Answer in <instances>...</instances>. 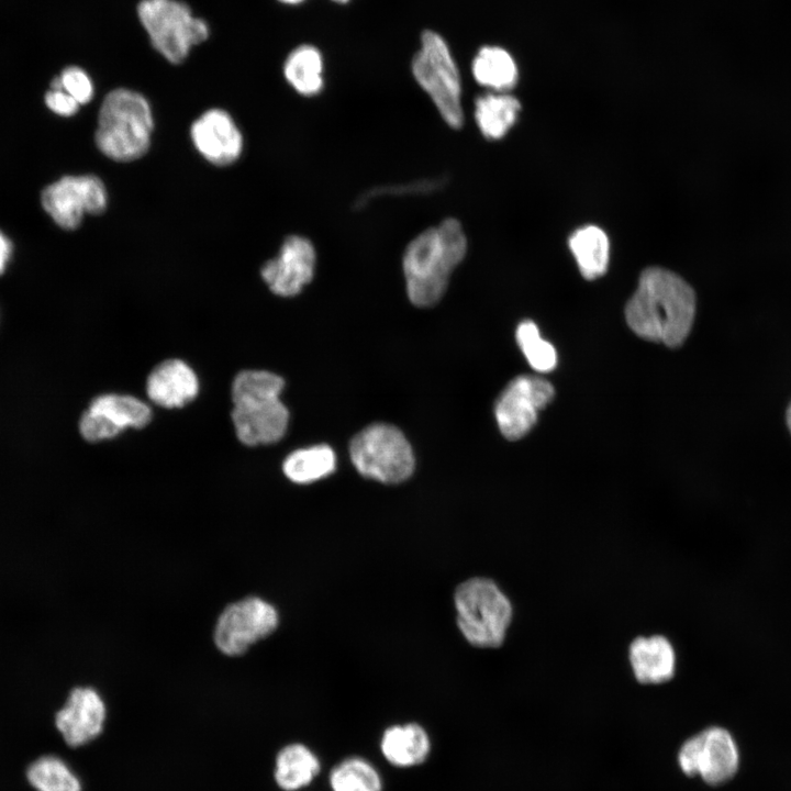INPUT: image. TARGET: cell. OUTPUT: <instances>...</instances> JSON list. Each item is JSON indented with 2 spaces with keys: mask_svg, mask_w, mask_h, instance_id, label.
<instances>
[{
  "mask_svg": "<svg viewBox=\"0 0 791 791\" xmlns=\"http://www.w3.org/2000/svg\"><path fill=\"white\" fill-rule=\"evenodd\" d=\"M471 73L479 85L499 92L513 88L519 77L513 56L497 45H486L477 52Z\"/></svg>",
  "mask_w": 791,
  "mask_h": 791,
  "instance_id": "22",
  "label": "cell"
},
{
  "mask_svg": "<svg viewBox=\"0 0 791 791\" xmlns=\"http://www.w3.org/2000/svg\"><path fill=\"white\" fill-rule=\"evenodd\" d=\"M676 764L686 777L718 787L728 782L738 770V746L728 729L711 725L682 740L676 753Z\"/></svg>",
  "mask_w": 791,
  "mask_h": 791,
  "instance_id": "9",
  "label": "cell"
},
{
  "mask_svg": "<svg viewBox=\"0 0 791 791\" xmlns=\"http://www.w3.org/2000/svg\"><path fill=\"white\" fill-rule=\"evenodd\" d=\"M411 70L444 122L452 129H460L464 124L461 78L452 51L439 33L423 31Z\"/></svg>",
  "mask_w": 791,
  "mask_h": 791,
  "instance_id": "6",
  "label": "cell"
},
{
  "mask_svg": "<svg viewBox=\"0 0 791 791\" xmlns=\"http://www.w3.org/2000/svg\"><path fill=\"white\" fill-rule=\"evenodd\" d=\"M105 715L104 702L94 689L76 687L56 712L54 723L68 746L79 747L102 732Z\"/></svg>",
  "mask_w": 791,
  "mask_h": 791,
  "instance_id": "15",
  "label": "cell"
},
{
  "mask_svg": "<svg viewBox=\"0 0 791 791\" xmlns=\"http://www.w3.org/2000/svg\"><path fill=\"white\" fill-rule=\"evenodd\" d=\"M149 420V408L138 399L103 394L97 397L82 414L79 430L85 439L97 442L112 438L126 427H143Z\"/></svg>",
  "mask_w": 791,
  "mask_h": 791,
  "instance_id": "13",
  "label": "cell"
},
{
  "mask_svg": "<svg viewBox=\"0 0 791 791\" xmlns=\"http://www.w3.org/2000/svg\"><path fill=\"white\" fill-rule=\"evenodd\" d=\"M352 463L363 476L383 483H399L413 472L412 447L393 425L376 423L360 431L350 442Z\"/></svg>",
  "mask_w": 791,
  "mask_h": 791,
  "instance_id": "8",
  "label": "cell"
},
{
  "mask_svg": "<svg viewBox=\"0 0 791 791\" xmlns=\"http://www.w3.org/2000/svg\"><path fill=\"white\" fill-rule=\"evenodd\" d=\"M520 102L508 93H487L475 101V120L482 133L489 140L503 137L515 123Z\"/></svg>",
  "mask_w": 791,
  "mask_h": 791,
  "instance_id": "23",
  "label": "cell"
},
{
  "mask_svg": "<svg viewBox=\"0 0 791 791\" xmlns=\"http://www.w3.org/2000/svg\"><path fill=\"white\" fill-rule=\"evenodd\" d=\"M459 630L477 647L494 648L504 642L513 616L509 598L491 579L477 577L455 592Z\"/></svg>",
  "mask_w": 791,
  "mask_h": 791,
  "instance_id": "5",
  "label": "cell"
},
{
  "mask_svg": "<svg viewBox=\"0 0 791 791\" xmlns=\"http://www.w3.org/2000/svg\"><path fill=\"white\" fill-rule=\"evenodd\" d=\"M553 397V386L543 378L520 376L513 379L495 403V419L501 433L511 441L523 437Z\"/></svg>",
  "mask_w": 791,
  "mask_h": 791,
  "instance_id": "12",
  "label": "cell"
},
{
  "mask_svg": "<svg viewBox=\"0 0 791 791\" xmlns=\"http://www.w3.org/2000/svg\"><path fill=\"white\" fill-rule=\"evenodd\" d=\"M278 1L283 4H288V5H297V4L302 3L305 0H278Z\"/></svg>",
  "mask_w": 791,
  "mask_h": 791,
  "instance_id": "32",
  "label": "cell"
},
{
  "mask_svg": "<svg viewBox=\"0 0 791 791\" xmlns=\"http://www.w3.org/2000/svg\"><path fill=\"white\" fill-rule=\"evenodd\" d=\"M569 247L584 278L594 279L604 274L610 244L600 227L588 225L577 230L569 238Z\"/></svg>",
  "mask_w": 791,
  "mask_h": 791,
  "instance_id": "24",
  "label": "cell"
},
{
  "mask_svg": "<svg viewBox=\"0 0 791 791\" xmlns=\"http://www.w3.org/2000/svg\"><path fill=\"white\" fill-rule=\"evenodd\" d=\"M199 383L193 370L182 360L169 359L148 376L146 391L149 399L165 408H180L194 399Z\"/></svg>",
  "mask_w": 791,
  "mask_h": 791,
  "instance_id": "18",
  "label": "cell"
},
{
  "mask_svg": "<svg viewBox=\"0 0 791 791\" xmlns=\"http://www.w3.org/2000/svg\"><path fill=\"white\" fill-rule=\"evenodd\" d=\"M59 79L62 89L69 93L79 104H86L92 99V81L89 75L80 67H66L60 73Z\"/></svg>",
  "mask_w": 791,
  "mask_h": 791,
  "instance_id": "29",
  "label": "cell"
},
{
  "mask_svg": "<svg viewBox=\"0 0 791 791\" xmlns=\"http://www.w3.org/2000/svg\"><path fill=\"white\" fill-rule=\"evenodd\" d=\"M323 68L320 49L311 44H302L288 54L283 64V75L298 93L313 97L323 90Z\"/></svg>",
  "mask_w": 791,
  "mask_h": 791,
  "instance_id": "21",
  "label": "cell"
},
{
  "mask_svg": "<svg viewBox=\"0 0 791 791\" xmlns=\"http://www.w3.org/2000/svg\"><path fill=\"white\" fill-rule=\"evenodd\" d=\"M153 125L151 105L144 96L126 88L113 89L99 110L96 145L115 161L138 159L149 148Z\"/></svg>",
  "mask_w": 791,
  "mask_h": 791,
  "instance_id": "4",
  "label": "cell"
},
{
  "mask_svg": "<svg viewBox=\"0 0 791 791\" xmlns=\"http://www.w3.org/2000/svg\"><path fill=\"white\" fill-rule=\"evenodd\" d=\"M26 779L35 791H82L79 777L56 755H44L31 762Z\"/></svg>",
  "mask_w": 791,
  "mask_h": 791,
  "instance_id": "26",
  "label": "cell"
},
{
  "mask_svg": "<svg viewBox=\"0 0 791 791\" xmlns=\"http://www.w3.org/2000/svg\"><path fill=\"white\" fill-rule=\"evenodd\" d=\"M13 244L11 239L0 230V275H2L11 259Z\"/></svg>",
  "mask_w": 791,
  "mask_h": 791,
  "instance_id": "31",
  "label": "cell"
},
{
  "mask_svg": "<svg viewBox=\"0 0 791 791\" xmlns=\"http://www.w3.org/2000/svg\"><path fill=\"white\" fill-rule=\"evenodd\" d=\"M466 253L467 237L457 219L447 218L416 235L402 258L410 301L420 308L437 303Z\"/></svg>",
  "mask_w": 791,
  "mask_h": 791,
  "instance_id": "2",
  "label": "cell"
},
{
  "mask_svg": "<svg viewBox=\"0 0 791 791\" xmlns=\"http://www.w3.org/2000/svg\"><path fill=\"white\" fill-rule=\"evenodd\" d=\"M283 386L280 376L264 370H246L235 377L232 421L242 443L271 444L285 435L289 412L279 399Z\"/></svg>",
  "mask_w": 791,
  "mask_h": 791,
  "instance_id": "3",
  "label": "cell"
},
{
  "mask_svg": "<svg viewBox=\"0 0 791 791\" xmlns=\"http://www.w3.org/2000/svg\"><path fill=\"white\" fill-rule=\"evenodd\" d=\"M332 791H382L378 770L365 758L350 756L336 764L328 775Z\"/></svg>",
  "mask_w": 791,
  "mask_h": 791,
  "instance_id": "27",
  "label": "cell"
},
{
  "mask_svg": "<svg viewBox=\"0 0 791 791\" xmlns=\"http://www.w3.org/2000/svg\"><path fill=\"white\" fill-rule=\"evenodd\" d=\"M277 625L278 613L271 604L259 598H247L222 612L215 626L214 642L223 654L241 655L271 634Z\"/></svg>",
  "mask_w": 791,
  "mask_h": 791,
  "instance_id": "11",
  "label": "cell"
},
{
  "mask_svg": "<svg viewBox=\"0 0 791 791\" xmlns=\"http://www.w3.org/2000/svg\"><path fill=\"white\" fill-rule=\"evenodd\" d=\"M191 140L198 152L215 166H227L238 159L243 136L231 115L222 109H210L191 125Z\"/></svg>",
  "mask_w": 791,
  "mask_h": 791,
  "instance_id": "16",
  "label": "cell"
},
{
  "mask_svg": "<svg viewBox=\"0 0 791 791\" xmlns=\"http://www.w3.org/2000/svg\"><path fill=\"white\" fill-rule=\"evenodd\" d=\"M45 103L54 113L71 116L77 113L79 103L64 89H51L45 94Z\"/></svg>",
  "mask_w": 791,
  "mask_h": 791,
  "instance_id": "30",
  "label": "cell"
},
{
  "mask_svg": "<svg viewBox=\"0 0 791 791\" xmlns=\"http://www.w3.org/2000/svg\"><path fill=\"white\" fill-rule=\"evenodd\" d=\"M695 314L693 289L676 274L646 269L626 304L628 326L642 338L677 347L690 333Z\"/></svg>",
  "mask_w": 791,
  "mask_h": 791,
  "instance_id": "1",
  "label": "cell"
},
{
  "mask_svg": "<svg viewBox=\"0 0 791 791\" xmlns=\"http://www.w3.org/2000/svg\"><path fill=\"white\" fill-rule=\"evenodd\" d=\"M380 750L392 766L409 768L427 759L431 740L426 731L416 723L397 724L385 729Z\"/></svg>",
  "mask_w": 791,
  "mask_h": 791,
  "instance_id": "19",
  "label": "cell"
},
{
  "mask_svg": "<svg viewBox=\"0 0 791 791\" xmlns=\"http://www.w3.org/2000/svg\"><path fill=\"white\" fill-rule=\"evenodd\" d=\"M336 456L327 445H315L291 453L283 461V472L293 482L310 483L335 470Z\"/></svg>",
  "mask_w": 791,
  "mask_h": 791,
  "instance_id": "25",
  "label": "cell"
},
{
  "mask_svg": "<svg viewBox=\"0 0 791 791\" xmlns=\"http://www.w3.org/2000/svg\"><path fill=\"white\" fill-rule=\"evenodd\" d=\"M786 417H787V425H788L789 431H790V434H791V402H790V404H789V406H788Z\"/></svg>",
  "mask_w": 791,
  "mask_h": 791,
  "instance_id": "33",
  "label": "cell"
},
{
  "mask_svg": "<svg viewBox=\"0 0 791 791\" xmlns=\"http://www.w3.org/2000/svg\"><path fill=\"white\" fill-rule=\"evenodd\" d=\"M317 756L305 745L292 743L276 755L274 778L285 791H298L310 784L320 773Z\"/></svg>",
  "mask_w": 791,
  "mask_h": 791,
  "instance_id": "20",
  "label": "cell"
},
{
  "mask_svg": "<svg viewBox=\"0 0 791 791\" xmlns=\"http://www.w3.org/2000/svg\"><path fill=\"white\" fill-rule=\"evenodd\" d=\"M315 265L316 252L312 242L291 235L283 241L278 256L265 263L260 275L275 294L292 297L312 280Z\"/></svg>",
  "mask_w": 791,
  "mask_h": 791,
  "instance_id": "14",
  "label": "cell"
},
{
  "mask_svg": "<svg viewBox=\"0 0 791 791\" xmlns=\"http://www.w3.org/2000/svg\"><path fill=\"white\" fill-rule=\"evenodd\" d=\"M107 202L105 186L94 175L62 177L41 193L43 209L64 230L77 229L87 213H102Z\"/></svg>",
  "mask_w": 791,
  "mask_h": 791,
  "instance_id": "10",
  "label": "cell"
},
{
  "mask_svg": "<svg viewBox=\"0 0 791 791\" xmlns=\"http://www.w3.org/2000/svg\"><path fill=\"white\" fill-rule=\"evenodd\" d=\"M331 1H333V2H335V3H339V4H345V3H347L349 0H331Z\"/></svg>",
  "mask_w": 791,
  "mask_h": 791,
  "instance_id": "34",
  "label": "cell"
},
{
  "mask_svg": "<svg viewBox=\"0 0 791 791\" xmlns=\"http://www.w3.org/2000/svg\"><path fill=\"white\" fill-rule=\"evenodd\" d=\"M136 12L152 46L171 64L182 63L210 36L205 20L181 0H141Z\"/></svg>",
  "mask_w": 791,
  "mask_h": 791,
  "instance_id": "7",
  "label": "cell"
},
{
  "mask_svg": "<svg viewBox=\"0 0 791 791\" xmlns=\"http://www.w3.org/2000/svg\"><path fill=\"white\" fill-rule=\"evenodd\" d=\"M627 658L633 676L640 684L659 686L676 675V649L664 635L635 637L628 645Z\"/></svg>",
  "mask_w": 791,
  "mask_h": 791,
  "instance_id": "17",
  "label": "cell"
},
{
  "mask_svg": "<svg viewBox=\"0 0 791 791\" xmlns=\"http://www.w3.org/2000/svg\"><path fill=\"white\" fill-rule=\"evenodd\" d=\"M516 339L527 361L534 369L547 372L556 367V350L550 343L541 337L535 323L531 321L522 322L516 330Z\"/></svg>",
  "mask_w": 791,
  "mask_h": 791,
  "instance_id": "28",
  "label": "cell"
}]
</instances>
